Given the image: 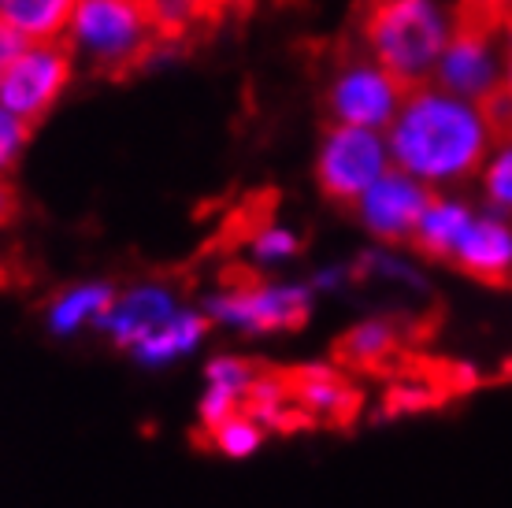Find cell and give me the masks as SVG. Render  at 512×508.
Segmentation results:
<instances>
[{
  "label": "cell",
  "mask_w": 512,
  "mask_h": 508,
  "mask_svg": "<svg viewBox=\"0 0 512 508\" xmlns=\"http://www.w3.org/2000/svg\"><path fill=\"white\" fill-rule=\"evenodd\" d=\"M498 138L487 104L453 97L435 82L405 93L401 112L386 130L390 160L427 190H453L479 175Z\"/></svg>",
  "instance_id": "6da1fadb"
},
{
  "label": "cell",
  "mask_w": 512,
  "mask_h": 508,
  "mask_svg": "<svg viewBox=\"0 0 512 508\" xmlns=\"http://www.w3.org/2000/svg\"><path fill=\"white\" fill-rule=\"evenodd\" d=\"M461 15L449 0H372L364 8V49L405 89L427 86Z\"/></svg>",
  "instance_id": "7a4b0ae2"
},
{
  "label": "cell",
  "mask_w": 512,
  "mask_h": 508,
  "mask_svg": "<svg viewBox=\"0 0 512 508\" xmlns=\"http://www.w3.org/2000/svg\"><path fill=\"white\" fill-rule=\"evenodd\" d=\"M164 38L153 0H75L64 45L93 71L119 75L145 64Z\"/></svg>",
  "instance_id": "3957f363"
},
{
  "label": "cell",
  "mask_w": 512,
  "mask_h": 508,
  "mask_svg": "<svg viewBox=\"0 0 512 508\" xmlns=\"http://www.w3.org/2000/svg\"><path fill=\"white\" fill-rule=\"evenodd\" d=\"M205 316L242 334H279L305 327L312 316V286L305 282H227L205 301Z\"/></svg>",
  "instance_id": "277c9868"
},
{
  "label": "cell",
  "mask_w": 512,
  "mask_h": 508,
  "mask_svg": "<svg viewBox=\"0 0 512 508\" xmlns=\"http://www.w3.org/2000/svg\"><path fill=\"white\" fill-rule=\"evenodd\" d=\"M438 89L472 104H494L501 97V23L483 15H461L446 52L431 78Z\"/></svg>",
  "instance_id": "5b68a950"
},
{
  "label": "cell",
  "mask_w": 512,
  "mask_h": 508,
  "mask_svg": "<svg viewBox=\"0 0 512 508\" xmlns=\"http://www.w3.org/2000/svg\"><path fill=\"white\" fill-rule=\"evenodd\" d=\"M394 167L386 134L331 123L316 149V182L338 204H357Z\"/></svg>",
  "instance_id": "8992f818"
},
{
  "label": "cell",
  "mask_w": 512,
  "mask_h": 508,
  "mask_svg": "<svg viewBox=\"0 0 512 508\" xmlns=\"http://www.w3.org/2000/svg\"><path fill=\"white\" fill-rule=\"evenodd\" d=\"M405 93L409 89L401 86L390 71L375 64L372 56H357V60H346L327 82V112L342 127L386 134L390 123L397 119V112H401Z\"/></svg>",
  "instance_id": "52a82bcc"
},
{
  "label": "cell",
  "mask_w": 512,
  "mask_h": 508,
  "mask_svg": "<svg viewBox=\"0 0 512 508\" xmlns=\"http://www.w3.org/2000/svg\"><path fill=\"white\" fill-rule=\"evenodd\" d=\"M75 75V56L64 41H38L12 67L0 71V104L23 123H38L56 104L64 101Z\"/></svg>",
  "instance_id": "ba28073f"
},
{
  "label": "cell",
  "mask_w": 512,
  "mask_h": 508,
  "mask_svg": "<svg viewBox=\"0 0 512 508\" xmlns=\"http://www.w3.org/2000/svg\"><path fill=\"white\" fill-rule=\"evenodd\" d=\"M431 197H435V190H427L412 175L390 167L372 190L353 204V212H357L360 227L368 230L375 242L397 245V242H412V234L420 227Z\"/></svg>",
  "instance_id": "9c48e42d"
},
{
  "label": "cell",
  "mask_w": 512,
  "mask_h": 508,
  "mask_svg": "<svg viewBox=\"0 0 512 508\" xmlns=\"http://www.w3.org/2000/svg\"><path fill=\"white\" fill-rule=\"evenodd\" d=\"M282 390L286 401L305 408L312 423L323 427H353L360 416V390L334 368L305 364V368H282Z\"/></svg>",
  "instance_id": "30bf717a"
},
{
  "label": "cell",
  "mask_w": 512,
  "mask_h": 508,
  "mask_svg": "<svg viewBox=\"0 0 512 508\" xmlns=\"http://www.w3.org/2000/svg\"><path fill=\"white\" fill-rule=\"evenodd\" d=\"M182 305L175 290H167L160 282H141L130 286L127 293H116L112 308L104 312V319L97 323L119 349H138L145 338H153L171 316H179Z\"/></svg>",
  "instance_id": "8fae6325"
},
{
  "label": "cell",
  "mask_w": 512,
  "mask_h": 508,
  "mask_svg": "<svg viewBox=\"0 0 512 508\" xmlns=\"http://www.w3.org/2000/svg\"><path fill=\"white\" fill-rule=\"evenodd\" d=\"M453 264L479 282H509L512 279V219L498 212H475L464 230Z\"/></svg>",
  "instance_id": "7c38bea8"
},
{
  "label": "cell",
  "mask_w": 512,
  "mask_h": 508,
  "mask_svg": "<svg viewBox=\"0 0 512 508\" xmlns=\"http://www.w3.org/2000/svg\"><path fill=\"white\" fill-rule=\"evenodd\" d=\"M338 368L364 371V375H383L401 364V331L394 319H364L353 331H346L334 345Z\"/></svg>",
  "instance_id": "4fadbf2b"
},
{
  "label": "cell",
  "mask_w": 512,
  "mask_h": 508,
  "mask_svg": "<svg viewBox=\"0 0 512 508\" xmlns=\"http://www.w3.org/2000/svg\"><path fill=\"white\" fill-rule=\"evenodd\" d=\"M475 212L479 208H472L457 193H435L431 204H427V212H423L420 227L412 234V242H416V249L423 256H431V260H453V253H457V245H461L464 230L475 219Z\"/></svg>",
  "instance_id": "5bb4252c"
},
{
  "label": "cell",
  "mask_w": 512,
  "mask_h": 508,
  "mask_svg": "<svg viewBox=\"0 0 512 508\" xmlns=\"http://www.w3.org/2000/svg\"><path fill=\"white\" fill-rule=\"evenodd\" d=\"M116 301V290L108 282H78L67 286L64 293H56L49 305V331L67 338L78 334L82 327H97L104 319V312Z\"/></svg>",
  "instance_id": "9a60e30c"
},
{
  "label": "cell",
  "mask_w": 512,
  "mask_h": 508,
  "mask_svg": "<svg viewBox=\"0 0 512 508\" xmlns=\"http://www.w3.org/2000/svg\"><path fill=\"white\" fill-rule=\"evenodd\" d=\"M208 323H212V319H208L205 312L182 308L179 316L167 319V323L153 334V338H145V342L134 349V356H138L141 364H149V368H164V364H175V360L190 356L197 345L205 342Z\"/></svg>",
  "instance_id": "2e32d148"
},
{
  "label": "cell",
  "mask_w": 512,
  "mask_h": 508,
  "mask_svg": "<svg viewBox=\"0 0 512 508\" xmlns=\"http://www.w3.org/2000/svg\"><path fill=\"white\" fill-rule=\"evenodd\" d=\"M75 0H0V19L15 26L30 45L64 41Z\"/></svg>",
  "instance_id": "e0dca14e"
},
{
  "label": "cell",
  "mask_w": 512,
  "mask_h": 508,
  "mask_svg": "<svg viewBox=\"0 0 512 508\" xmlns=\"http://www.w3.org/2000/svg\"><path fill=\"white\" fill-rule=\"evenodd\" d=\"M475 178L490 212L512 219V108L498 115V138Z\"/></svg>",
  "instance_id": "ac0fdd59"
},
{
  "label": "cell",
  "mask_w": 512,
  "mask_h": 508,
  "mask_svg": "<svg viewBox=\"0 0 512 508\" xmlns=\"http://www.w3.org/2000/svg\"><path fill=\"white\" fill-rule=\"evenodd\" d=\"M297 253H301V238H297V230L282 227V223H260V227L249 234V256H253L260 267L290 264Z\"/></svg>",
  "instance_id": "d6986e66"
},
{
  "label": "cell",
  "mask_w": 512,
  "mask_h": 508,
  "mask_svg": "<svg viewBox=\"0 0 512 508\" xmlns=\"http://www.w3.org/2000/svg\"><path fill=\"white\" fill-rule=\"evenodd\" d=\"M260 442H264V427L256 420H245V416H234L223 427L208 431V445L219 449L223 457H249Z\"/></svg>",
  "instance_id": "ffe728a7"
},
{
  "label": "cell",
  "mask_w": 512,
  "mask_h": 508,
  "mask_svg": "<svg viewBox=\"0 0 512 508\" xmlns=\"http://www.w3.org/2000/svg\"><path fill=\"white\" fill-rule=\"evenodd\" d=\"M360 275H372V279H383V282H401V286H412V290H420L423 286L420 271H416L409 260H401L397 253H390V249H372V253H364V260H360Z\"/></svg>",
  "instance_id": "44dd1931"
},
{
  "label": "cell",
  "mask_w": 512,
  "mask_h": 508,
  "mask_svg": "<svg viewBox=\"0 0 512 508\" xmlns=\"http://www.w3.org/2000/svg\"><path fill=\"white\" fill-rule=\"evenodd\" d=\"M219 4H227V0H153L156 19L164 26V34H175L182 26L205 19L208 12H216Z\"/></svg>",
  "instance_id": "7402d4cb"
},
{
  "label": "cell",
  "mask_w": 512,
  "mask_h": 508,
  "mask_svg": "<svg viewBox=\"0 0 512 508\" xmlns=\"http://www.w3.org/2000/svg\"><path fill=\"white\" fill-rule=\"evenodd\" d=\"M26 141H30V123H23L19 115H12L0 104V175H8L15 160L23 156Z\"/></svg>",
  "instance_id": "603a6c76"
},
{
  "label": "cell",
  "mask_w": 512,
  "mask_h": 508,
  "mask_svg": "<svg viewBox=\"0 0 512 508\" xmlns=\"http://www.w3.org/2000/svg\"><path fill=\"white\" fill-rule=\"evenodd\" d=\"M26 45H30V41H26L15 26H8L4 19H0V71L19 60V56L26 52Z\"/></svg>",
  "instance_id": "cb8c5ba5"
},
{
  "label": "cell",
  "mask_w": 512,
  "mask_h": 508,
  "mask_svg": "<svg viewBox=\"0 0 512 508\" xmlns=\"http://www.w3.org/2000/svg\"><path fill=\"white\" fill-rule=\"evenodd\" d=\"M501 97L512 104V19L501 23Z\"/></svg>",
  "instance_id": "d4e9b609"
},
{
  "label": "cell",
  "mask_w": 512,
  "mask_h": 508,
  "mask_svg": "<svg viewBox=\"0 0 512 508\" xmlns=\"http://www.w3.org/2000/svg\"><path fill=\"white\" fill-rule=\"evenodd\" d=\"M468 8L483 19H501L505 12H512V0H468Z\"/></svg>",
  "instance_id": "484cf974"
},
{
  "label": "cell",
  "mask_w": 512,
  "mask_h": 508,
  "mask_svg": "<svg viewBox=\"0 0 512 508\" xmlns=\"http://www.w3.org/2000/svg\"><path fill=\"white\" fill-rule=\"evenodd\" d=\"M15 216V193L8 190V182H0V227Z\"/></svg>",
  "instance_id": "4316f807"
},
{
  "label": "cell",
  "mask_w": 512,
  "mask_h": 508,
  "mask_svg": "<svg viewBox=\"0 0 512 508\" xmlns=\"http://www.w3.org/2000/svg\"><path fill=\"white\" fill-rule=\"evenodd\" d=\"M509 19H512V12H509Z\"/></svg>",
  "instance_id": "83f0119b"
}]
</instances>
